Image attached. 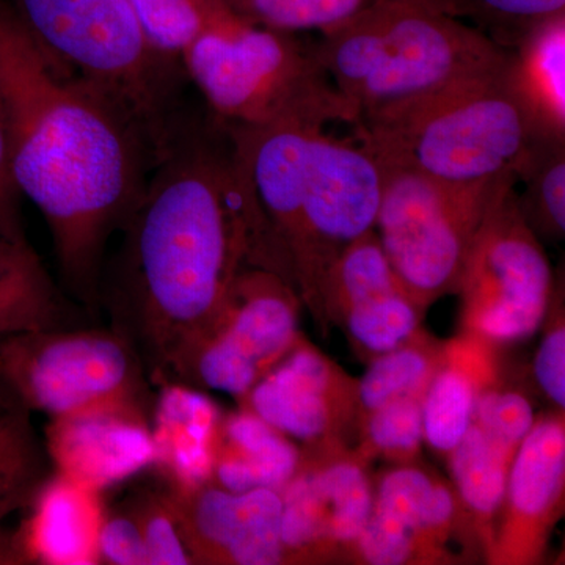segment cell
I'll return each mask as SVG.
<instances>
[{
    "label": "cell",
    "mask_w": 565,
    "mask_h": 565,
    "mask_svg": "<svg viewBox=\"0 0 565 565\" xmlns=\"http://www.w3.org/2000/svg\"><path fill=\"white\" fill-rule=\"evenodd\" d=\"M121 233L102 308L154 386L180 385L234 280L255 258V221L223 122L170 140Z\"/></svg>",
    "instance_id": "cell-1"
},
{
    "label": "cell",
    "mask_w": 565,
    "mask_h": 565,
    "mask_svg": "<svg viewBox=\"0 0 565 565\" xmlns=\"http://www.w3.org/2000/svg\"><path fill=\"white\" fill-rule=\"evenodd\" d=\"M0 109L11 181L50 226L63 286L96 315L107 244L143 189V137L62 68L7 0H0Z\"/></svg>",
    "instance_id": "cell-2"
},
{
    "label": "cell",
    "mask_w": 565,
    "mask_h": 565,
    "mask_svg": "<svg viewBox=\"0 0 565 565\" xmlns=\"http://www.w3.org/2000/svg\"><path fill=\"white\" fill-rule=\"evenodd\" d=\"M226 128L255 221V266L280 275L323 311L330 270L374 230L381 166L359 141L323 129L292 122Z\"/></svg>",
    "instance_id": "cell-3"
},
{
    "label": "cell",
    "mask_w": 565,
    "mask_h": 565,
    "mask_svg": "<svg viewBox=\"0 0 565 565\" xmlns=\"http://www.w3.org/2000/svg\"><path fill=\"white\" fill-rule=\"evenodd\" d=\"M319 35L311 52L355 114V128L512 58L435 0H375Z\"/></svg>",
    "instance_id": "cell-4"
},
{
    "label": "cell",
    "mask_w": 565,
    "mask_h": 565,
    "mask_svg": "<svg viewBox=\"0 0 565 565\" xmlns=\"http://www.w3.org/2000/svg\"><path fill=\"white\" fill-rule=\"evenodd\" d=\"M353 129L379 163L455 185L516 180L539 136L557 132L541 120L520 87L514 54L503 68Z\"/></svg>",
    "instance_id": "cell-5"
},
{
    "label": "cell",
    "mask_w": 565,
    "mask_h": 565,
    "mask_svg": "<svg viewBox=\"0 0 565 565\" xmlns=\"http://www.w3.org/2000/svg\"><path fill=\"white\" fill-rule=\"evenodd\" d=\"M189 79L226 126L292 122L355 128V114L316 61L310 44L226 9L182 54Z\"/></svg>",
    "instance_id": "cell-6"
},
{
    "label": "cell",
    "mask_w": 565,
    "mask_h": 565,
    "mask_svg": "<svg viewBox=\"0 0 565 565\" xmlns=\"http://www.w3.org/2000/svg\"><path fill=\"white\" fill-rule=\"evenodd\" d=\"M13 7L44 51L120 110L154 154L166 147L169 63L148 47L128 0H17Z\"/></svg>",
    "instance_id": "cell-7"
},
{
    "label": "cell",
    "mask_w": 565,
    "mask_h": 565,
    "mask_svg": "<svg viewBox=\"0 0 565 565\" xmlns=\"http://www.w3.org/2000/svg\"><path fill=\"white\" fill-rule=\"evenodd\" d=\"M0 379L32 414L50 419L96 411H134L152 418L158 401L139 352L111 327L3 338Z\"/></svg>",
    "instance_id": "cell-8"
},
{
    "label": "cell",
    "mask_w": 565,
    "mask_h": 565,
    "mask_svg": "<svg viewBox=\"0 0 565 565\" xmlns=\"http://www.w3.org/2000/svg\"><path fill=\"white\" fill-rule=\"evenodd\" d=\"M379 166L382 192L374 233L405 292L424 310L457 292L487 214L516 180L455 185L403 167Z\"/></svg>",
    "instance_id": "cell-9"
},
{
    "label": "cell",
    "mask_w": 565,
    "mask_h": 565,
    "mask_svg": "<svg viewBox=\"0 0 565 565\" xmlns=\"http://www.w3.org/2000/svg\"><path fill=\"white\" fill-rule=\"evenodd\" d=\"M553 275L537 234L505 189L487 214L468 255L459 289L468 332L490 343H514L542 326Z\"/></svg>",
    "instance_id": "cell-10"
},
{
    "label": "cell",
    "mask_w": 565,
    "mask_h": 565,
    "mask_svg": "<svg viewBox=\"0 0 565 565\" xmlns=\"http://www.w3.org/2000/svg\"><path fill=\"white\" fill-rule=\"evenodd\" d=\"M299 294L280 275L245 266L185 364L181 384L243 399L299 344Z\"/></svg>",
    "instance_id": "cell-11"
},
{
    "label": "cell",
    "mask_w": 565,
    "mask_h": 565,
    "mask_svg": "<svg viewBox=\"0 0 565 565\" xmlns=\"http://www.w3.org/2000/svg\"><path fill=\"white\" fill-rule=\"evenodd\" d=\"M182 541L193 564L288 563L281 541V493L230 492L204 482L169 490Z\"/></svg>",
    "instance_id": "cell-12"
},
{
    "label": "cell",
    "mask_w": 565,
    "mask_h": 565,
    "mask_svg": "<svg viewBox=\"0 0 565 565\" xmlns=\"http://www.w3.org/2000/svg\"><path fill=\"white\" fill-rule=\"evenodd\" d=\"M323 311L343 319L353 341L374 353L408 343L422 313L394 275L374 230L349 245L330 270Z\"/></svg>",
    "instance_id": "cell-13"
},
{
    "label": "cell",
    "mask_w": 565,
    "mask_h": 565,
    "mask_svg": "<svg viewBox=\"0 0 565 565\" xmlns=\"http://www.w3.org/2000/svg\"><path fill=\"white\" fill-rule=\"evenodd\" d=\"M280 493L281 541L288 559L323 546H355L374 505L370 479L352 460L315 470H302L300 465Z\"/></svg>",
    "instance_id": "cell-14"
},
{
    "label": "cell",
    "mask_w": 565,
    "mask_h": 565,
    "mask_svg": "<svg viewBox=\"0 0 565 565\" xmlns=\"http://www.w3.org/2000/svg\"><path fill=\"white\" fill-rule=\"evenodd\" d=\"M455 494L416 468L385 475L374 493L373 512L356 541L362 559L403 565L433 559L455 523Z\"/></svg>",
    "instance_id": "cell-15"
},
{
    "label": "cell",
    "mask_w": 565,
    "mask_h": 565,
    "mask_svg": "<svg viewBox=\"0 0 565 565\" xmlns=\"http://www.w3.org/2000/svg\"><path fill=\"white\" fill-rule=\"evenodd\" d=\"M151 416L134 411H96L50 419L44 434L54 473L102 490L156 462Z\"/></svg>",
    "instance_id": "cell-16"
},
{
    "label": "cell",
    "mask_w": 565,
    "mask_h": 565,
    "mask_svg": "<svg viewBox=\"0 0 565 565\" xmlns=\"http://www.w3.org/2000/svg\"><path fill=\"white\" fill-rule=\"evenodd\" d=\"M565 429L563 419L535 422L516 449L503 505L505 515L493 552L504 563H525L541 548L563 504Z\"/></svg>",
    "instance_id": "cell-17"
},
{
    "label": "cell",
    "mask_w": 565,
    "mask_h": 565,
    "mask_svg": "<svg viewBox=\"0 0 565 565\" xmlns=\"http://www.w3.org/2000/svg\"><path fill=\"white\" fill-rule=\"evenodd\" d=\"M332 364L308 345L297 344L258 382L244 403L286 437L316 441L332 430L341 401Z\"/></svg>",
    "instance_id": "cell-18"
},
{
    "label": "cell",
    "mask_w": 565,
    "mask_h": 565,
    "mask_svg": "<svg viewBox=\"0 0 565 565\" xmlns=\"http://www.w3.org/2000/svg\"><path fill=\"white\" fill-rule=\"evenodd\" d=\"M11 535L18 564H99V492L54 473Z\"/></svg>",
    "instance_id": "cell-19"
},
{
    "label": "cell",
    "mask_w": 565,
    "mask_h": 565,
    "mask_svg": "<svg viewBox=\"0 0 565 565\" xmlns=\"http://www.w3.org/2000/svg\"><path fill=\"white\" fill-rule=\"evenodd\" d=\"M300 465L302 459L289 438L244 408L218 423L210 482L230 492H280Z\"/></svg>",
    "instance_id": "cell-20"
},
{
    "label": "cell",
    "mask_w": 565,
    "mask_h": 565,
    "mask_svg": "<svg viewBox=\"0 0 565 565\" xmlns=\"http://www.w3.org/2000/svg\"><path fill=\"white\" fill-rule=\"evenodd\" d=\"M76 308L25 236L0 233V338L81 327Z\"/></svg>",
    "instance_id": "cell-21"
},
{
    "label": "cell",
    "mask_w": 565,
    "mask_h": 565,
    "mask_svg": "<svg viewBox=\"0 0 565 565\" xmlns=\"http://www.w3.org/2000/svg\"><path fill=\"white\" fill-rule=\"evenodd\" d=\"M221 415L210 399L191 386L163 385L156 401L151 433L156 462L172 475L174 486L192 487L211 481L212 446Z\"/></svg>",
    "instance_id": "cell-22"
},
{
    "label": "cell",
    "mask_w": 565,
    "mask_h": 565,
    "mask_svg": "<svg viewBox=\"0 0 565 565\" xmlns=\"http://www.w3.org/2000/svg\"><path fill=\"white\" fill-rule=\"evenodd\" d=\"M32 412L3 384L0 390V564H18L11 535L2 533L9 516L28 511L54 476L46 441Z\"/></svg>",
    "instance_id": "cell-23"
},
{
    "label": "cell",
    "mask_w": 565,
    "mask_h": 565,
    "mask_svg": "<svg viewBox=\"0 0 565 565\" xmlns=\"http://www.w3.org/2000/svg\"><path fill=\"white\" fill-rule=\"evenodd\" d=\"M512 54L516 81L539 117L565 134V14L535 29Z\"/></svg>",
    "instance_id": "cell-24"
},
{
    "label": "cell",
    "mask_w": 565,
    "mask_h": 565,
    "mask_svg": "<svg viewBox=\"0 0 565 565\" xmlns=\"http://www.w3.org/2000/svg\"><path fill=\"white\" fill-rule=\"evenodd\" d=\"M516 200L535 234L563 239L565 233V134L544 132L516 174Z\"/></svg>",
    "instance_id": "cell-25"
},
{
    "label": "cell",
    "mask_w": 565,
    "mask_h": 565,
    "mask_svg": "<svg viewBox=\"0 0 565 565\" xmlns=\"http://www.w3.org/2000/svg\"><path fill=\"white\" fill-rule=\"evenodd\" d=\"M449 457L460 500L487 525L503 505L514 452L497 444L473 423Z\"/></svg>",
    "instance_id": "cell-26"
},
{
    "label": "cell",
    "mask_w": 565,
    "mask_h": 565,
    "mask_svg": "<svg viewBox=\"0 0 565 565\" xmlns=\"http://www.w3.org/2000/svg\"><path fill=\"white\" fill-rule=\"evenodd\" d=\"M148 47L166 63L181 62L182 54L228 9L225 0H128Z\"/></svg>",
    "instance_id": "cell-27"
},
{
    "label": "cell",
    "mask_w": 565,
    "mask_h": 565,
    "mask_svg": "<svg viewBox=\"0 0 565 565\" xmlns=\"http://www.w3.org/2000/svg\"><path fill=\"white\" fill-rule=\"evenodd\" d=\"M478 386L459 363L438 364L423 394L424 438L434 449L451 452L473 424Z\"/></svg>",
    "instance_id": "cell-28"
},
{
    "label": "cell",
    "mask_w": 565,
    "mask_h": 565,
    "mask_svg": "<svg viewBox=\"0 0 565 565\" xmlns=\"http://www.w3.org/2000/svg\"><path fill=\"white\" fill-rule=\"evenodd\" d=\"M445 11L515 51L545 22L565 14V0H435Z\"/></svg>",
    "instance_id": "cell-29"
},
{
    "label": "cell",
    "mask_w": 565,
    "mask_h": 565,
    "mask_svg": "<svg viewBox=\"0 0 565 565\" xmlns=\"http://www.w3.org/2000/svg\"><path fill=\"white\" fill-rule=\"evenodd\" d=\"M435 359L426 348L408 343L381 353L359 382L356 399L364 411L373 412L399 397L424 394L438 367Z\"/></svg>",
    "instance_id": "cell-30"
},
{
    "label": "cell",
    "mask_w": 565,
    "mask_h": 565,
    "mask_svg": "<svg viewBox=\"0 0 565 565\" xmlns=\"http://www.w3.org/2000/svg\"><path fill=\"white\" fill-rule=\"evenodd\" d=\"M230 9L255 25L296 35L326 32L373 0H225Z\"/></svg>",
    "instance_id": "cell-31"
},
{
    "label": "cell",
    "mask_w": 565,
    "mask_h": 565,
    "mask_svg": "<svg viewBox=\"0 0 565 565\" xmlns=\"http://www.w3.org/2000/svg\"><path fill=\"white\" fill-rule=\"evenodd\" d=\"M139 523L148 565L193 564L180 531L170 492H141L126 503Z\"/></svg>",
    "instance_id": "cell-32"
},
{
    "label": "cell",
    "mask_w": 565,
    "mask_h": 565,
    "mask_svg": "<svg viewBox=\"0 0 565 565\" xmlns=\"http://www.w3.org/2000/svg\"><path fill=\"white\" fill-rule=\"evenodd\" d=\"M423 394L399 397L370 412L366 434L370 444L388 456L408 457L424 438Z\"/></svg>",
    "instance_id": "cell-33"
},
{
    "label": "cell",
    "mask_w": 565,
    "mask_h": 565,
    "mask_svg": "<svg viewBox=\"0 0 565 565\" xmlns=\"http://www.w3.org/2000/svg\"><path fill=\"white\" fill-rule=\"evenodd\" d=\"M473 423L509 451L519 449L535 424L533 405L515 392L478 393Z\"/></svg>",
    "instance_id": "cell-34"
},
{
    "label": "cell",
    "mask_w": 565,
    "mask_h": 565,
    "mask_svg": "<svg viewBox=\"0 0 565 565\" xmlns=\"http://www.w3.org/2000/svg\"><path fill=\"white\" fill-rule=\"evenodd\" d=\"M99 564L148 565L139 523L128 505L106 514L98 535Z\"/></svg>",
    "instance_id": "cell-35"
},
{
    "label": "cell",
    "mask_w": 565,
    "mask_h": 565,
    "mask_svg": "<svg viewBox=\"0 0 565 565\" xmlns=\"http://www.w3.org/2000/svg\"><path fill=\"white\" fill-rule=\"evenodd\" d=\"M534 374L542 392L565 407V330L564 322H556L539 345L534 360Z\"/></svg>",
    "instance_id": "cell-36"
},
{
    "label": "cell",
    "mask_w": 565,
    "mask_h": 565,
    "mask_svg": "<svg viewBox=\"0 0 565 565\" xmlns=\"http://www.w3.org/2000/svg\"><path fill=\"white\" fill-rule=\"evenodd\" d=\"M18 193L11 181L9 152H7L6 122L0 109V233L9 236H24L18 210Z\"/></svg>",
    "instance_id": "cell-37"
},
{
    "label": "cell",
    "mask_w": 565,
    "mask_h": 565,
    "mask_svg": "<svg viewBox=\"0 0 565 565\" xmlns=\"http://www.w3.org/2000/svg\"><path fill=\"white\" fill-rule=\"evenodd\" d=\"M3 338H0V341H2ZM2 386H3V382H2V379H0V390H2Z\"/></svg>",
    "instance_id": "cell-38"
},
{
    "label": "cell",
    "mask_w": 565,
    "mask_h": 565,
    "mask_svg": "<svg viewBox=\"0 0 565 565\" xmlns=\"http://www.w3.org/2000/svg\"><path fill=\"white\" fill-rule=\"evenodd\" d=\"M373 2H375V0H373Z\"/></svg>",
    "instance_id": "cell-39"
},
{
    "label": "cell",
    "mask_w": 565,
    "mask_h": 565,
    "mask_svg": "<svg viewBox=\"0 0 565 565\" xmlns=\"http://www.w3.org/2000/svg\"><path fill=\"white\" fill-rule=\"evenodd\" d=\"M3 234V233H2Z\"/></svg>",
    "instance_id": "cell-40"
}]
</instances>
